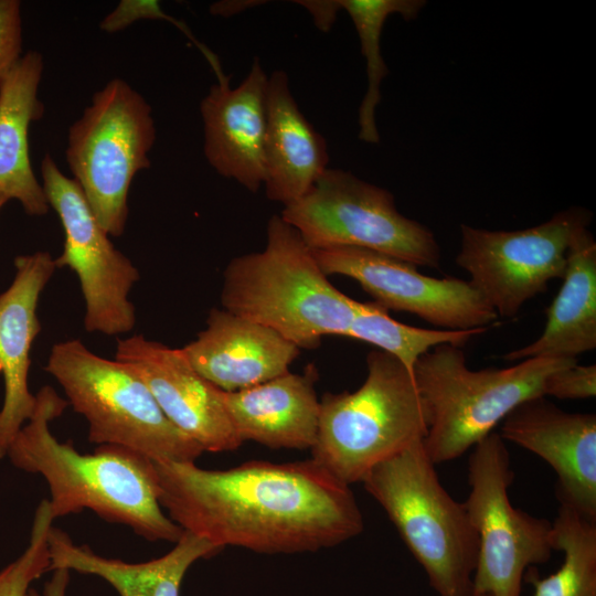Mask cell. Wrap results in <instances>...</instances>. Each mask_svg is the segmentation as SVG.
I'll use <instances>...</instances> for the list:
<instances>
[{
    "mask_svg": "<svg viewBox=\"0 0 596 596\" xmlns=\"http://www.w3.org/2000/svg\"><path fill=\"white\" fill-rule=\"evenodd\" d=\"M51 573V578L45 582L42 593L31 588L29 596H66L71 579V571L66 568H56Z\"/></svg>",
    "mask_w": 596,
    "mask_h": 596,
    "instance_id": "4dcf8cb0",
    "label": "cell"
},
{
    "mask_svg": "<svg viewBox=\"0 0 596 596\" xmlns=\"http://www.w3.org/2000/svg\"><path fill=\"white\" fill-rule=\"evenodd\" d=\"M512 481L510 454L492 432L472 447L468 460L470 492L464 504L479 540L473 594L521 596L524 572L554 551L552 522L511 504Z\"/></svg>",
    "mask_w": 596,
    "mask_h": 596,
    "instance_id": "30bf717a",
    "label": "cell"
},
{
    "mask_svg": "<svg viewBox=\"0 0 596 596\" xmlns=\"http://www.w3.org/2000/svg\"><path fill=\"white\" fill-rule=\"evenodd\" d=\"M15 275L9 288L0 295V371L4 395L0 409V459L32 416L36 397L29 390L31 350L41 332L38 304L53 276L55 258L39 251L14 259Z\"/></svg>",
    "mask_w": 596,
    "mask_h": 596,
    "instance_id": "e0dca14e",
    "label": "cell"
},
{
    "mask_svg": "<svg viewBox=\"0 0 596 596\" xmlns=\"http://www.w3.org/2000/svg\"><path fill=\"white\" fill-rule=\"evenodd\" d=\"M35 397L34 412L7 456L18 469L44 478L53 519L91 510L103 520L129 526L146 540L175 543L183 530L160 505L153 461L114 445L81 454L51 432V423L63 414L67 401L47 385Z\"/></svg>",
    "mask_w": 596,
    "mask_h": 596,
    "instance_id": "7a4b0ae2",
    "label": "cell"
},
{
    "mask_svg": "<svg viewBox=\"0 0 596 596\" xmlns=\"http://www.w3.org/2000/svg\"><path fill=\"white\" fill-rule=\"evenodd\" d=\"M115 360L145 382L167 418L203 451H232L242 445L223 391L200 375L181 349L132 334L117 341Z\"/></svg>",
    "mask_w": 596,
    "mask_h": 596,
    "instance_id": "5bb4252c",
    "label": "cell"
},
{
    "mask_svg": "<svg viewBox=\"0 0 596 596\" xmlns=\"http://www.w3.org/2000/svg\"><path fill=\"white\" fill-rule=\"evenodd\" d=\"M312 17L315 25L328 32L339 11L344 10L356 30L361 53L366 62L368 88L359 108V138L368 143H379L380 134L375 110L381 102V83L389 68L381 54V35L386 19L400 14L414 20L425 7L424 0H298Z\"/></svg>",
    "mask_w": 596,
    "mask_h": 596,
    "instance_id": "cb8c5ba5",
    "label": "cell"
},
{
    "mask_svg": "<svg viewBox=\"0 0 596 596\" xmlns=\"http://www.w3.org/2000/svg\"><path fill=\"white\" fill-rule=\"evenodd\" d=\"M472 596H491L490 594H473Z\"/></svg>",
    "mask_w": 596,
    "mask_h": 596,
    "instance_id": "836d02e7",
    "label": "cell"
},
{
    "mask_svg": "<svg viewBox=\"0 0 596 596\" xmlns=\"http://www.w3.org/2000/svg\"><path fill=\"white\" fill-rule=\"evenodd\" d=\"M354 392L320 398L312 459L343 483L362 481L382 461L425 438L428 408L413 374L394 356L373 350Z\"/></svg>",
    "mask_w": 596,
    "mask_h": 596,
    "instance_id": "277c9868",
    "label": "cell"
},
{
    "mask_svg": "<svg viewBox=\"0 0 596 596\" xmlns=\"http://www.w3.org/2000/svg\"><path fill=\"white\" fill-rule=\"evenodd\" d=\"M323 136L298 107L288 75L277 70L266 89L265 180L270 201L284 206L304 196L328 169Z\"/></svg>",
    "mask_w": 596,
    "mask_h": 596,
    "instance_id": "ffe728a7",
    "label": "cell"
},
{
    "mask_svg": "<svg viewBox=\"0 0 596 596\" xmlns=\"http://www.w3.org/2000/svg\"><path fill=\"white\" fill-rule=\"evenodd\" d=\"M383 508L438 596H472L479 540L464 502L438 479L423 439L361 481Z\"/></svg>",
    "mask_w": 596,
    "mask_h": 596,
    "instance_id": "8992f818",
    "label": "cell"
},
{
    "mask_svg": "<svg viewBox=\"0 0 596 596\" xmlns=\"http://www.w3.org/2000/svg\"><path fill=\"white\" fill-rule=\"evenodd\" d=\"M140 18H159L168 20L180 29L201 52L205 51V46L193 36L185 24L162 12L157 1H121L117 8L102 21L100 28L106 32H116Z\"/></svg>",
    "mask_w": 596,
    "mask_h": 596,
    "instance_id": "f1b7e54d",
    "label": "cell"
},
{
    "mask_svg": "<svg viewBox=\"0 0 596 596\" xmlns=\"http://www.w3.org/2000/svg\"><path fill=\"white\" fill-rule=\"evenodd\" d=\"M502 422L503 440L553 468L560 504L596 521V415L563 411L540 396L520 404Z\"/></svg>",
    "mask_w": 596,
    "mask_h": 596,
    "instance_id": "9a60e30c",
    "label": "cell"
},
{
    "mask_svg": "<svg viewBox=\"0 0 596 596\" xmlns=\"http://www.w3.org/2000/svg\"><path fill=\"white\" fill-rule=\"evenodd\" d=\"M280 216L311 249L353 246L416 266L440 264L439 244L427 226L400 213L389 190L342 169H326Z\"/></svg>",
    "mask_w": 596,
    "mask_h": 596,
    "instance_id": "9c48e42d",
    "label": "cell"
},
{
    "mask_svg": "<svg viewBox=\"0 0 596 596\" xmlns=\"http://www.w3.org/2000/svg\"><path fill=\"white\" fill-rule=\"evenodd\" d=\"M9 201L7 196L0 193V210L3 207V205Z\"/></svg>",
    "mask_w": 596,
    "mask_h": 596,
    "instance_id": "d6a6232c",
    "label": "cell"
},
{
    "mask_svg": "<svg viewBox=\"0 0 596 596\" xmlns=\"http://www.w3.org/2000/svg\"><path fill=\"white\" fill-rule=\"evenodd\" d=\"M552 529L553 547L564 560L544 578L529 568L525 579L534 586V596H596V521L560 504Z\"/></svg>",
    "mask_w": 596,
    "mask_h": 596,
    "instance_id": "d4e9b609",
    "label": "cell"
},
{
    "mask_svg": "<svg viewBox=\"0 0 596 596\" xmlns=\"http://www.w3.org/2000/svg\"><path fill=\"white\" fill-rule=\"evenodd\" d=\"M312 251L327 276L354 279L386 310L406 311L446 330L489 329L498 320L470 281L426 276L414 264L361 247Z\"/></svg>",
    "mask_w": 596,
    "mask_h": 596,
    "instance_id": "4fadbf2b",
    "label": "cell"
},
{
    "mask_svg": "<svg viewBox=\"0 0 596 596\" xmlns=\"http://www.w3.org/2000/svg\"><path fill=\"white\" fill-rule=\"evenodd\" d=\"M327 277L297 230L274 214L265 248L227 264L221 304L299 349L313 350L324 336L347 337L359 302Z\"/></svg>",
    "mask_w": 596,
    "mask_h": 596,
    "instance_id": "3957f363",
    "label": "cell"
},
{
    "mask_svg": "<svg viewBox=\"0 0 596 596\" xmlns=\"http://www.w3.org/2000/svg\"><path fill=\"white\" fill-rule=\"evenodd\" d=\"M21 2L0 0V77L22 56Z\"/></svg>",
    "mask_w": 596,
    "mask_h": 596,
    "instance_id": "f546056e",
    "label": "cell"
},
{
    "mask_svg": "<svg viewBox=\"0 0 596 596\" xmlns=\"http://www.w3.org/2000/svg\"><path fill=\"white\" fill-rule=\"evenodd\" d=\"M192 368L224 392L248 389L289 372L300 349L275 330L211 309L206 327L181 348Z\"/></svg>",
    "mask_w": 596,
    "mask_h": 596,
    "instance_id": "ac0fdd59",
    "label": "cell"
},
{
    "mask_svg": "<svg viewBox=\"0 0 596 596\" xmlns=\"http://www.w3.org/2000/svg\"><path fill=\"white\" fill-rule=\"evenodd\" d=\"M44 370L87 421L91 443L128 448L157 462L195 461L204 453L167 418L132 370L81 340L56 342Z\"/></svg>",
    "mask_w": 596,
    "mask_h": 596,
    "instance_id": "52a82bcc",
    "label": "cell"
},
{
    "mask_svg": "<svg viewBox=\"0 0 596 596\" xmlns=\"http://www.w3.org/2000/svg\"><path fill=\"white\" fill-rule=\"evenodd\" d=\"M42 188L64 231L56 268L72 269L85 302L84 328L89 333L118 336L136 324V309L129 299L140 275L131 260L118 251L97 221L78 183L66 177L50 153L41 162Z\"/></svg>",
    "mask_w": 596,
    "mask_h": 596,
    "instance_id": "7c38bea8",
    "label": "cell"
},
{
    "mask_svg": "<svg viewBox=\"0 0 596 596\" xmlns=\"http://www.w3.org/2000/svg\"><path fill=\"white\" fill-rule=\"evenodd\" d=\"M53 522L49 502L42 500L35 510L28 546L0 571V596H29L32 583L50 572L49 534Z\"/></svg>",
    "mask_w": 596,
    "mask_h": 596,
    "instance_id": "4316f807",
    "label": "cell"
},
{
    "mask_svg": "<svg viewBox=\"0 0 596 596\" xmlns=\"http://www.w3.org/2000/svg\"><path fill=\"white\" fill-rule=\"evenodd\" d=\"M576 400L596 395V365L577 363L552 373L544 386V396Z\"/></svg>",
    "mask_w": 596,
    "mask_h": 596,
    "instance_id": "83f0119b",
    "label": "cell"
},
{
    "mask_svg": "<svg viewBox=\"0 0 596 596\" xmlns=\"http://www.w3.org/2000/svg\"><path fill=\"white\" fill-rule=\"evenodd\" d=\"M593 214L570 207L549 221L518 231H489L460 225L458 266L498 316L515 317L523 305L563 278L575 234L588 227Z\"/></svg>",
    "mask_w": 596,
    "mask_h": 596,
    "instance_id": "8fae6325",
    "label": "cell"
},
{
    "mask_svg": "<svg viewBox=\"0 0 596 596\" xmlns=\"http://www.w3.org/2000/svg\"><path fill=\"white\" fill-rule=\"evenodd\" d=\"M43 68L42 54L29 51L0 77V193L17 200L30 216L50 209L29 150L30 126L44 113L38 97Z\"/></svg>",
    "mask_w": 596,
    "mask_h": 596,
    "instance_id": "44dd1931",
    "label": "cell"
},
{
    "mask_svg": "<svg viewBox=\"0 0 596 596\" xmlns=\"http://www.w3.org/2000/svg\"><path fill=\"white\" fill-rule=\"evenodd\" d=\"M488 329L433 330L412 327L394 320L376 302H358L347 337L377 347L396 358L412 374L424 353L440 344L465 345L472 337Z\"/></svg>",
    "mask_w": 596,
    "mask_h": 596,
    "instance_id": "484cf974",
    "label": "cell"
},
{
    "mask_svg": "<svg viewBox=\"0 0 596 596\" xmlns=\"http://www.w3.org/2000/svg\"><path fill=\"white\" fill-rule=\"evenodd\" d=\"M50 572L66 568L95 575L111 585L119 596H180L188 570L199 560L216 554L220 549L183 531L174 546L160 557L129 563L102 556L86 545L75 544L61 529L49 534Z\"/></svg>",
    "mask_w": 596,
    "mask_h": 596,
    "instance_id": "7402d4cb",
    "label": "cell"
},
{
    "mask_svg": "<svg viewBox=\"0 0 596 596\" xmlns=\"http://www.w3.org/2000/svg\"><path fill=\"white\" fill-rule=\"evenodd\" d=\"M257 3H264V1H221L213 3L210 8L212 14L230 17L242 12L248 8L257 6Z\"/></svg>",
    "mask_w": 596,
    "mask_h": 596,
    "instance_id": "1f68e13d",
    "label": "cell"
},
{
    "mask_svg": "<svg viewBox=\"0 0 596 596\" xmlns=\"http://www.w3.org/2000/svg\"><path fill=\"white\" fill-rule=\"evenodd\" d=\"M562 279L558 294L546 309L542 334L508 352L507 361L576 359L596 348V242L588 227L572 240Z\"/></svg>",
    "mask_w": 596,
    "mask_h": 596,
    "instance_id": "603a6c76",
    "label": "cell"
},
{
    "mask_svg": "<svg viewBox=\"0 0 596 596\" xmlns=\"http://www.w3.org/2000/svg\"><path fill=\"white\" fill-rule=\"evenodd\" d=\"M159 502L183 531L217 549L265 554L337 546L364 528L350 486L312 458L248 461L226 470L153 461Z\"/></svg>",
    "mask_w": 596,
    "mask_h": 596,
    "instance_id": "6da1fadb",
    "label": "cell"
},
{
    "mask_svg": "<svg viewBox=\"0 0 596 596\" xmlns=\"http://www.w3.org/2000/svg\"><path fill=\"white\" fill-rule=\"evenodd\" d=\"M577 359L531 358L503 369L470 370L460 347L437 345L418 358L413 377L429 413L423 444L432 461L462 456L523 402L544 396L547 377Z\"/></svg>",
    "mask_w": 596,
    "mask_h": 596,
    "instance_id": "5b68a950",
    "label": "cell"
},
{
    "mask_svg": "<svg viewBox=\"0 0 596 596\" xmlns=\"http://www.w3.org/2000/svg\"><path fill=\"white\" fill-rule=\"evenodd\" d=\"M267 82L255 57L236 88H231L228 76L213 84L200 103L209 164L251 192H257L265 180Z\"/></svg>",
    "mask_w": 596,
    "mask_h": 596,
    "instance_id": "2e32d148",
    "label": "cell"
},
{
    "mask_svg": "<svg viewBox=\"0 0 596 596\" xmlns=\"http://www.w3.org/2000/svg\"><path fill=\"white\" fill-rule=\"evenodd\" d=\"M316 377V370L308 369L304 374L287 372L241 391H223L241 439L273 449H311L320 415Z\"/></svg>",
    "mask_w": 596,
    "mask_h": 596,
    "instance_id": "d6986e66",
    "label": "cell"
},
{
    "mask_svg": "<svg viewBox=\"0 0 596 596\" xmlns=\"http://www.w3.org/2000/svg\"><path fill=\"white\" fill-rule=\"evenodd\" d=\"M156 125L147 100L113 78L97 91L67 134L65 158L73 179L109 236H121L134 177L151 166Z\"/></svg>",
    "mask_w": 596,
    "mask_h": 596,
    "instance_id": "ba28073f",
    "label": "cell"
}]
</instances>
